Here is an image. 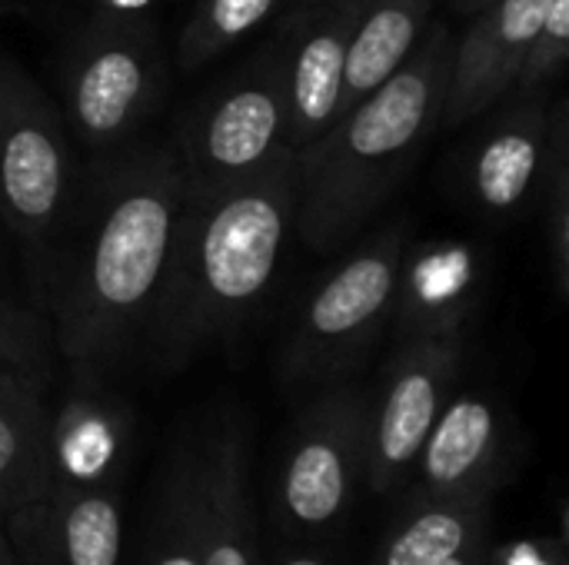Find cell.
I'll return each mask as SVG.
<instances>
[{"mask_svg":"<svg viewBox=\"0 0 569 565\" xmlns=\"http://www.w3.org/2000/svg\"><path fill=\"white\" fill-rule=\"evenodd\" d=\"M183 203L187 180L173 150H137L103 173L53 296L57 350L77 370L113 363L147 323Z\"/></svg>","mask_w":569,"mask_h":565,"instance_id":"1","label":"cell"},{"mask_svg":"<svg viewBox=\"0 0 569 565\" xmlns=\"http://www.w3.org/2000/svg\"><path fill=\"white\" fill-rule=\"evenodd\" d=\"M293 153L207 196H187L147 330L160 366L227 340L267 296L293 226Z\"/></svg>","mask_w":569,"mask_h":565,"instance_id":"2","label":"cell"},{"mask_svg":"<svg viewBox=\"0 0 569 565\" xmlns=\"http://www.w3.org/2000/svg\"><path fill=\"white\" fill-rule=\"evenodd\" d=\"M450 50L447 27L427 30L387 83L293 153V226L310 250H337L383 203L407 157L443 113Z\"/></svg>","mask_w":569,"mask_h":565,"instance_id":"3","label":"cell"},{"mask_svg":"<svg viewBox=\"0 0 569 565\" xmlns=\"http://www.w3.org/2000/svg\"><path fill=\"white\" fill-rule=\"evenodd\" d=\"M173 153L187 180V196L243 183L290 153L280 37L193 110Z\"/></svg>","mask_w":569,"mask_h":565,"instance_id":"4","label":"cell"},{"mask_svg":"<svg viewBox=\"0 0 569 565\" xmlns=\"http://www.w3.org/2000/svg\"><path fill=\"white\" fill-rule=\"evenodd\" d=\"M403 253L407 223H393L313 286L283 346L287 383H333L367 353L390 320Z\"/></svg>","mask_w":569,"mask_h":565,"instance_id":"5","label":"cell"},{"mask_svg":"<svg viewBox=\"0 0 569 565\" xmlns=\"http://www.w3.org/2000/svg\"><path fill=\"white\" fill-rule=\"evenodd\" d=\"M367 416L370 403L340 383L293 423L273 486L283 533L320 539L347 523L360 490H367Z\"/></svg>","mask_w":569,"mask_h":565,"instance_id":"6","label":"cell"},{"mask_svg":"<svg viewBox=\"0 0 569 565\" xmlns=\"http://www.w3.org/2000/svg\"><path fill=\"white\" fill-rule=\"evenodd\" d=\"M160 93V53L147 23L90 17L63 67L70 130L97 150L127 143Z\"/></svg>","mask_w":569,"mask_h":565,"instance_id":"7","label":"cell"},{"mask_svg":"<svg viewBox=\"0 0 569 565\" xmlns=\"http://www.w3.org/2000/svg\"><path fill=\"white\" fill-rule=\"evenodd\" d=\"M70 143L43 90L0 53V213L27 243L40 246L70 200Z\"/></svg>","mask_w":569,"mask_h":565,"instance_id":"8","label":"cell"},{"mask_svg":"<svg viewBox=\"0 0 569 565\" xmlns=\"http://www.w3.org/2000/svg\"><path fill=\"white\" fill-rule=\"evenodd\" d=\"M463 366V340H403L367 416V476L373 496L407 486Z\"/></svg>","mask_w":569,"mask_h":565,"instance_id":"9","label":"cell"},{"mask_svg":"<svg viewBox=\"0 0 569 565\" xmlns=\"http://www.w3.org/2000/svg\"><path fill=\"white\" fill-rule=\"evenodd\" d=\"M407 483V500L493 503L503 483V423L497 406L480 393L450 396Z\"/></svg>","mask_w":569,"mask_h":565,"instance_id":"10","label":"cell"},{"mask_svg":"<svg viewBox=\"0 0 569 565\" xmlns=\"http://www.w3.org/2000/svg\"><path fill=\"white\" fill-rule=\"evenodd\" d=\"M357 0H307L280 27L287 73V147L303 150L340 117L347 37Z\"/></svg>","mask_w":569,"mask_h":565,"instance_id":"11","label":"cell"},{"mask_svg":"<svg viewBox=\"0 0 569 565\" xmlns=\"http://www.w3.org/2000/svg\"><path fill=\"white\" fill-rule=\"evenodd\" d=\"M17 565H120L123 506L113 486L43 493L3 516Z\"/></svg>","mask_w":569,"mask_h":565,"instance_id":"12","label":"cell"},{"mask_svg":"<svg viewBox=\"0 0 569 565\" xmlns=\"http://www.w3.org/2000/svg\"><path fill=\"white\" fill-rule=\"evenodd\" d=\"M550 3L553 0H493L473 13L470 30L450 50L440 113L450 127L483 113L513 87Z\"/></svg>","mask_w":569,"mask_h":565,"instance_id":"13","label":"cell"},{"mask_svg":"<svg viewBox=\"0 0 569 565\" xmlns=\"http://www.w3.org/2000/svg\"><path fill=\"white\" fill-rule=\"evenodd\" d=\"M200 565H260L243 433L223 426L190 460Z\"/></svg>","mask_w":569,"mask_h":565,"instance_id":"14","label":"cell"},{"mask_svg":"<svg viewBox=\"0 0 569 565\" xmlns=\"http://www.w3.org/2000/svg\"><path fill=\"white\" fill-rule=\"evenodd\" d=\"M480 260L460 240L423 243L403 253L393 310L403 340H463V326L477 303Z\"/></svg>","mask_w":569,"mask_h":565,"instance_id":"15","label":"cell"},{"mask_svg":"<svg viewBox=\"0 0 569 565\" xmlns=\"http://www.w3.org/2000/svg\"><path fill=\"white\" fill-rule=\"evenodd\" d=\"M130 450V413L93 386L73 390L47 430L50 490H103L123 470ZM47 490V493H50Z\"/></svg>","mask_w":569,"mask_h":565,"instance_id":"16","label":"cell"},{"mask_svg":"<svg viewBox=\"0 0 569 565\" xmlns=\"http://www.w3.org/2000/svg\"><path fill=\"white\" fill-rule=\"evenodd\" d=\"M547 143L550 113L533 97L500 113L470 157V196L477 206L493 216L523 210L540 186Z\"/></svg>","mask_w":569,"mask_h":565,"instance_id":"17","label":"cell"},{"mask_svg":"<svg viewBox=\"0 0 569 565\" xmlns=\"http://www.w3.org/2000/svg\"><path fill=\"white\" fill-rule=\"evenodd\" d=\"M493 503L403 500L370 565H487Z\"/></svg>","mask_w":569,"mask_h":565,"instance_id":"18","label":"cell"},{"mask_svg":"<svg viewBox=\"0 0 569 565\" xmlns=\"http://www.w3.org/2000/svg\"><path fill=\"white\" fill-rule=\"evenodd\" d=\"M430 7L433 3L427 0H357L347 37L340 113L360 103L403 67V60L427 33Z\"/></svg>","mask_w":569,"mask_h":565,"instance_id":"19","label":"cell"},{"mask_svg":"<svg viewBox=\"0 0 569 565\" xmlns=\"http://www.w3.org/2000/svg\"><path fill=\"white\" fill-rule=\"evenodd\" d=\"M47 430L40 376L0 370V519L50 490Z\"/></svg>","mask_w":569,"mask_h":565,"instance_id":"20","label":"cell"},{"mask_svg":"<svg viewBox=\"0 0 569 565\" xmlns=\"http://www.w3.org/2000/svg\"><path fill=\"white\" fill-rule=\"evenodd\" d=\"M283 0H200L183 23L177 57L183 70H197L217 60L223 50L253 33L267 17H273Z\"/></svg>","mask_w":569,"mask_h":565,"instance_id":"21","label":"cell"},{"mask_svg":"<svg viewBox=\"0 0 569 565\" xmlns=\"http://www.w3.org/2000/svg\"><path fill=\"white\" fill-rule=\"evenodd\" d=\"M543 190V230L550 243V263L557 293L569 296V110L567 103H557L550 113V143H547V163L540 176Z\"/></svg>","mask_w":569,"mask_h":565,"instance_id":"22","label":"cell"},{"mask_svg":"<svg viewBox=\"0 0 569 565\" xmlns=\"http://www.w3.org/2000/svg\"><path fill=\"white\" fill-rule=\"evenodd\" d=\"M569 57V0H553L537 37L530 40V50L520 63L517 73V90L520 97H537L543 93L567 67Z\"/></svg>","mask_w":569,"mask_h":565,"instance_id":"23","label":"cell"},{"mask_svg":"<svg viewBox=\"0 0 569 565\" xmlns=\"http://www.w3.org/2000/svg\"><path fill=\"white\" fill-rule=\"evenodd\" d=\"M147 565H200L197 556V503H193V473L183 466L177 476L170 500H167V516L160 523V533L153 539V553Z\"/></svg>","mask_w":569,"mask_h":565,"instance_id":"24","label":"cell"},{"mask_svg":"<svg viewBox=\"0 0 569 565\" xmlns=\"http://www.w3.org/2000/svg\"><path fill=\"white\" fill-rule=\"evenodd\" d=\"M0 370H20L40 376V350L33 340V326L23 313L10 310L0 300Z\"/></svg>","mask_w":569,"mask_h":565,"instance_id":"25","label":"cell"},{"mask_svg":"<svg viewBox=\"0 0 569 565\" xmlns=\"http://www.w3.org/2000/svg\"><path fill=\"white\" fill-rule=\"evenodd\" d=\"M487 565H567V536L513 539V543L493 546Z\"/></svg>","mask_w":569,"mask_h":565,"instance_id":"26","label":"cell"},{"mask_svg":"<svg viewBox=\"0 0 569 565\" xmlns=\"http://www.w3.org/2000/svg\"><path fill=\"white\" fill-rule=\"evenodd\" d=\"M160 0H93V17L117 23H143Z\"/></svg>","mask_w":569,"mask_h":565,"instance_id":"27","label":"cell"},{"mask_svg":"<svg viewBox=\"0 0 569 565\" xmlns=\"http://www.w3.org/2000/svg\"><path fill=\"white\" fill-rule=\"evenodd\" d=\"M273 565H347L340 556L333 553H313V549H300V553H287L283 559H277Z\"/></svg>","mask_w":569,"mask_h":565,"instance_id":"28","label":"cell"},{"mask_svg":"<svg viewBox=\"0 0 569 565\" xmlns=\"http://www.w3.org/2000/svg\"><path fill=\"white\" fill-rule=\"evenodd\" d=\"M0 565H17V556L7 543V533H3V519H0Z\"/></svg>","mask_w":569,"mask_h":565,"instance_id":"29","label":"cell"},{"mask_svg":"<svg viewBox=\"0 0 569 565\" xmlns=\"http://www.w3.org/2000/svg\"><path fill=\"white\" fill-rule=\"evenodd\" d=\"M487 3H493V0H453V7H457V13H477V10H483Z\"/></svg>","mask_w":569,"mask_h":565,"instance_id":"30","label":"cell"},{"mask_svg":"<svg viewBox=\"0 0 569 565\" xmlns=\"http://www.w3.org/2000/svg\"><path fill=\"white\" fill-rule=\"evenodd\" d=\"M427 3H433V0H427Z\"/></svg>","mask_w":569,"mask_h":565,"instance_id":"31","label":"cell"}]
</instances>
